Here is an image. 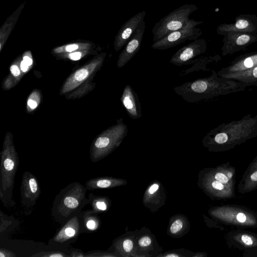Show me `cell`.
<instances>
[{"label":"cell","instance_id":"obj_1","mask_svg":"<svg viewBox=\"0 0 257 257\" xmlns=\"http://www.w3.org/2000/svg\"><path fill=\"white\" fill-rule=\"evenodd\" d=\"M85 186L73 182L61 190L55 196L51 209L52 217L64 224L73 216L79 214L89 204Z\"/></svg>","mask_w":257,"mask_h":257},{"label":"cell","instance_id":"obj_2","mask_svg":"<svg viewBox=\"0 0 257 257\" xmlns=\"http://www.w3.org/2000/svg\"><path fill=\"white\" fill-rule=\"evenodd\" d=\"M19 164L18 156L14 146L11 142L5 141L1 153L0 199L6 207L15 204L13 191Z\"/></svg>","mask_w":257,"mask_h":257},{"label":"cell","instance_id":"obj_3","mask_svg":"<svg viewBox=\"0 0 257 257\" xmlns=\"http://www.w3.org/2000/svg\"><path fill=\"white\" fill-rule=\"evenodd\" d=\"M128 127L121 118L117 123L104 131L92 145L90 157L92 162H96L118 146L127 135Z\"/></svg>","mask_w":257,"mask_h":257},{"label":"cell","instance_id":"obj_4","mask_svg":"<svg viewBox=\"0 0 257 257\" xmlns=\"http://www.w3.org/2000/svg\"><path fill=\"white\" fill-rule=\"evenodd\" d=\"M197 9L194 4H184L162 18L152 29L153 42H156L168 34L184 27L190 19L191 14Z\"/></svg>","mask_w":257,"mask_h":257},{"label":"cell","instance_id":"obj_5","mask_svg":"<svg viewBox=\"0 0 257 257\" xmlns=\"http://www.w3.org/2000/svg\"><path fill=\"white\" fill-rule=\"evenodd\" d=\"M201 23L190 19L184 27L154 42L151 48L156 50H164L175 47L185 41L197 39L201 32L196 26Z\"/></svg>","mask_w":257,"mask_h":257},{"label":"cell","instance_id":"obj_6","mask_svg":"<svg viewBox=\"0 0 257 257\" xmlns=\"http://www.w3.org/2000/svg\"><path fill=\"white\" fill-rule=\"evenodd\" d=\"M84 232L81 212L73 216L48 241V245L54 248L64 249L76 241L79 236Z\"/></svg>","mask_w":257,"mask_h":257},{"label":"cell","instance_id":"obj_7","mask_svg":"<svg viewBox=\"0 0 257 257\" xmlns=\"http://www.w3.org/2000/svg\"><path fill=\"white\" fill-rule=\"evenodd\" d=\"M41 193L37 177L30 172H24L20 187L22 204L28 207L34 206Z\"/></svg>","mask_w":257,"mask_h":257},{"label":"cell","instance_id":"obj_8","mask_svg":"<svg viewBox=\"0 0 257 257\" xmlns=\"http://www.w3.org/2000/svg\"><path fill=\"white\" fill-rule=\"evenodd\" d=\"M205 45L201 39H195L179 49L171 58L170 62L178 66L190 63L193 59L204 52Z\"/></svg>","mask_w":257,"mask_h":257},{"label":"cell","instance_id":"obj_9","mask_svg":"<svg viewBox=\"0 0 257 257\" xmlns=\"http://www.w3.org/2000/svg\"><path fill=\"white\" fill-rule=\"evenodd\" d=\"M145 27V23L144 20L120 53L117 61L118 68H120L123 67L139 51L144 37Z\"/></svg>","mask_w":257,"mask_h":257},{"label":"cell","instance_id":"obj_10","mask_svg":"<svg viewBox=\"0 0 257 257\" xmlns=\"http://www.w3.org/2000/svg\"><path fill=\"white\" fill-rule=\"evenodd\" d=\"M146 14L144 11L139 12L122 26L115 40L114 48L116 51L120 50L128 42L141 22L144 20Z\"/></svg>","mask_w":257,"mask_h":257},{"label":"cell","instance_id":"obj_11","mask_svg":"<svg viewBox=\"0 0 257 257\" xmlns=\"http://www.w3.org/2000/svg\"><path fill=\"white\" fill-rule=\"evenodd\" d=\"M120 101L131 118L136 119L142 117V107L138 95L130 85L124 86Z\"/></svg>","mask_w":257,"mask_h":257},{"label":"cell","instance_id":"obj_12","mask_svg":"<svg viewBox=\"0 0 257 257\" xmlns=\"http://www.w3.org/2000/svg\"><path fill=\"white\" fill-rule=\"evenodd\" d=\"M102 62L101 60L90 63L74 72L64 85L62 92L65 93L74 89L86 79Z\"/></svg>","mask_w":257,"mask_h":257},{"label":"cell","instance_id":"obj_13","mask_svg":"<svg viewBox=\"0 0 257 257\" xmlns=\"http://www.w3.org/2000/svg\"><path fill=\"white\" fill-rule=\"evenodd\" d=\"M81 214L84 232H92L98 229L100 222L97 213L91 209L82 211Z\"/></svg>","mask_w":257,"mask_h":257},{"label":"cell","instance_id":"obj_14","mask_svg":"<svg viewBox=\"0 0 257 257\" xmlns=\"http://www.w3.org/2000/svg\"><path fill=\"white\" fill-rule=\"evenodd\" d=\"M115 185V181L105 177H98L87 181L85 186L87 190L105 189Z\"/></svg>","mask_w":257,"mask_h":257},{"label":"cell","instance_id":"obj_15","mask_svg":"<svg viewBox=\"0 0 257 257\" xmlns=\"http://www.w3.org/2000/svg\"><path fill=\"white\" fill-rule=\"evenodd\" d=\"M88 198L89 204L91 206L92 210L97 214L104 211L107 209V202L102 197L96 196L94 194L90 193Z\"/></svg>","mask_w":257,"mask_h":257},{"label":"cell","instance_id":"obj_16","mask_svg":"<svg viewBox=\"0 0 257 257\" xmlns=\"http://www.w3.org/2000/svg\"><path fill=\"white\" fill-rule=\"evenodd\" d=\"M0 232L2 233L13 224L14 220H13V217H9L2 210L0 211Z\"/></svg>","mask_w":257,"mask_h":257},{"label":"cell","instance_id":"obj_17","mask_svg":"<svg viewBox=\"0 0 257 257\" xmlns=\"http://www.w3.org/2000/svg\"><path fill=\"white\" fill-rule=\"evenodd\" d=\"M34 257H66L69 256V254L60 250H51L48 251H41L32 255Z\"/></svg>","mask_w":257,"mask_h":257},{"label":"cell","instance_id":"obj_18","mask_svg":"<svg viewBox=\"0 0 257 257\" xmlns=\"http://www.w3.org/2000/svg\"><path fill=\"white\" fill-rule=\"evenodd\" d=\"M183 222L181 220H176L170 226V231L172 233H176L182 228Z\"/></svg>","mask_w":257,"mask_h":257},{"label":"cell","instance_id":"obj_19","mask_svg":"<svg viewBox=\"0 0 257 257\" xmlns=\"http://www.w3.org/2000/svg\"><path fill=\"white\" fill-rule=\"evenodd\" d=\"M228 140L227 135L223 133L217 134L214 137V141L218 144L225 143Z\"/></svg>","mask_w":257,"mask_h":257},{"label":"cell","instance_id":"obj_20","mask_svg":"<svg viewBox=\"0 0 257 257\" xmlns=\"http://www.w3.org/2000/svg\"><path fill=\"white\" fill-rule=\"evenodd\" d=\"M214 177L216 180L220 182L222 184L227 183L228 181V177L222 173H216Z\"/></svg>","mask_w":257,"mask_h":257},{"label":"cell","instance_id":"obj_21","mask_svg":"<svg viewBox=\"0 0 257 257\" xmlns=\"http://www.w3.org/2000/svg\"><path fill=\"white\" fill-rule=\"evenodd\" d=\"M16 254L6 248H1L0 249V257H15Z\"/></svg>","mask_w":257,"mask_h":257},{"label":"cell","instance_id":"obj_22","mask_svg":"<svg viewBox=\"0 0 257 257\" xmlns=\"http://www.w3.org/2000/svg\"><path fill=\"white\" fill-rule=\"evenodd\" d=\"M249 36L242 35L237 39L236 42L238 45H242L247 43L249 41Z\"/></svg>","mask_w":257,"mask_h":257},{"label":"cell","instance_id":"obj_23","mask_svg":"<svg viewBox=\"0 0 257 257\" xmlns=\"http://www.w3.org/2000/svg\"><path fill=\"white\" fill-rule=\"evenodd\" d=\"M123 248L126 252L131 251L133 247V243L130 239H126L123 242Z\"/></svg>","mask_w":257,"mask_h":257},{"label":"cell","instance_id":"obj_24","mask_svg":"<svg viewBox=\"0 0 257 257\" xmlns=\"http://www.w3.org/2000/svg\"><path fill=\"white\" fill-rule=\"evenodd\" d=\"M151 243V239L149 236H144L139 240V244L140 246L145 247Z\"/></svg>","mask_w":257,"mask_h":257},{"label":"cell","instance_id":"obj_25","mask_svg":"<svg viewBox=\"0 0 257 257\" xmlns=\"http://www.w3.org/2000/svg\"><path fill=\"white\" fill-rule=\"evenodd\" d=\"M248 25V22L244 20H238L235 24L236 27L239 29L245 28Z\"/></svg>","mask_w":257,"mask_h":257},{"label":"cell","instance_id":"obj_26","mask_svg":"<svg viewBox=\"0 0 257 257\" xmlns=\"http://www.w3.org/2000/svg\"><path fill=\"white\" fill-rule=\"evenodd\" d=\"M69 256L71 257H84L85 256V254L81 251V250H79L78 249L72 250V251L69 252Z\"/></svg>","mask_w":257,"mask_h":257},{"label":"cell","instance_id":"obj_27","mask_svg":"<svg viewBox=\"0 0 257 257\" xmlns=\"http://www.w3.org/2000/svg\"><path fill=\"white\" fill-rule=\"evenodd\" d=\"M241 240L244 244L247 245H250L253 243L252 239L247 235H242L241 236Z\"/></svg>","mask_w":257,"mask_h":257},{"label":"cell","instance_id":"obj_28","mask_svg":"<svg viewBox=\"0 0 257 257\" xmlns=\"http://www.w3.org/2000/svg\"><path fill=\"white\" fill-rule=\"evenodd\" d=\"M212 186L213 188L218 190H221L224 188V185L223 184L217 180L214 181L212 183Z\"/></svg>","mask_w":257,"mask_h":257},{"label":"cell","instance_id":"obj_29","mask_svg":"<svg viewBox=\"0 0 257 257\" xmlns=\"http://www.w3.org/2000/svg\"><path fill=\"white\" fill-rule=\"evenodd\" d=\"M10 70L12 74L15 76H18L20 73L19 68L17 65H13L11 67Z\"/></svg>","mask_w":257,"mask_h":257},{"label":"cell","instance_id":"obj_30","mask_svg":"<svg viewBox=\"0 0 257 257\" xmlns=\"http://www.w3.org/2000/svg\"><path fill=\"white\" fill-rule=\"evenodd\" d=\"M81 53L79 52L70 53L69 55V58L73 60H78L81 58Z\"/></svg>","mask_w":257,"mask_h":257},{"label":"cell","instance_id":"obj_31","mask_svg":"<svg viewBox=\"0 0 257 257\" xmlns=\"http://www.w3.org/2000/svg\"><path fill=\"white\" fill-rule=\"evenodd\" d=\"M254 60L251 58H247L244 61V66L246 68H249L253 66Z\"/></svg>","mask_w":257,"mask_h":257},{"label":"cell","instance_id":"obj_32","mask_svg":"<svg viewBox=\"0 0 257 257\" xmlns=\"http://www.w3.org/2000/svg\"><path fill=\"white\" fill-rule=\"evenodd\" d=\"M237 220L241 223H243L246 220V216L243 213H239L236 216Z\"/></svg>","mask_w":257,"mask_h":257},{"label":"cell","instance_id":"obj_33","mask_svg":"<svg viewBox=\"0 0 257 257\" xmlns=\"http://www.w3.org/2000/svg\"><path fill=\"white\" fill-rule=\"evenodd\" d=\"M159 185L157 184H154L152 186H151L149 190V193L151 194H154L159 189Z\"/></svg>","mask_w":257,"mask_h":257},{"label":"cell","instance_id":"obj_34","mask_svg":"<svg viewBox=\"0 0 257 257\" xmlns=\"http://www.w3.org/2000/svg\"><path fill=\"white\" fill-rule=\"evenodd\" d=\"M28 104L32 109H34L37 106V102L31 99L28 101Z\"/></svg>","mask_w":257,"mask_h":257},{"label":"cell","instance_id":"obj_35","mask_svg":"<svg viewBox=\"0 0 257 257\" xmlns=\"http://www.w3.org/2000/svg\"><path fill=\"white\" fill-rule=\"evenodd\" d=\"M78 46L77 45H70L66 47V50L68 52H72L76 50L78 48Z\"/></svg>","mask_w":257,"mask_h":257},{"label":"cell","instance_id":"obj_36","mask_svg":"<svg viewBox=\"0 0 257 257\" xmlns=\"http://www.w3.org/2000/svg\"><path fill=\"white\" fill-rule=\"evenodd\" d=\"M21 69L23 72H26L29 66L26 63V62L23 60L21 63Z\"/></svg>","mask_w":257,"mask_h":257},{"label":"cell","instance_id":"obj_37","mask_svg":"<svg viewBox=\"0 0 257 257\" xmlns=\"http://www.w3.org/2000/svg\"><path fill=\"white\" fill-rule=\"evenodd\" d=\"M23 60L29 66H31L33 63L32 60L28 56H24L23 58Z\"/></svg>","mask_w":257,"mask_h":257},{"label":"cell","instance_id":"obj_38","mask_svg":"<svg viewBox=\"0 0 257 257\" xmlns=\"http://www.w3.org/2000/svg\"><path fill=\"white\" fill-rule=\"evenodd\" d=\"M250 178L252 181H257V171L251 175Z\"/></svg>","mask_w":257,"mask_h":257},{"label":"cell","instance_id":"obj_39","mask_svg":"<svg viewBox=\"0 0 257 257\" xmlns=\"http://www.w3.org/2000/svg\"><path fill=\"white\" fill-rule=\"evenodd\" d=\"M252 74L254 77L257 78V66L253 69Z\"/></svg>","mask_w":257,"mask_h":257},{"label":"cell","instance_id":"obj_40","mask_svg":"<svg viewBox=\"0 0 257 257\" xmlns=\"http://www.w3.org/2000/svg\"><path fill=\"white\" fill-rule=\"evenodd\" d=\"M178 255L175 254H168L166 255V256H178Z\"/></svg>","mask_w":257,"mask_h":257},{"label":"cell","instance_id":"obj_41","mask_svg":"<svg viewBox=\"0 0 257 257\" xmlns=\"http://www.w3.org/2000/svg\"><path fill=\"white\" fill-rule=\"evenodd\" d=\"M227 175H228V177L229 178H231V177L232 176V174L231 173H229L227 174Z\"/></svg>","mask_w":257,"mask_h":257}]
</instances>
